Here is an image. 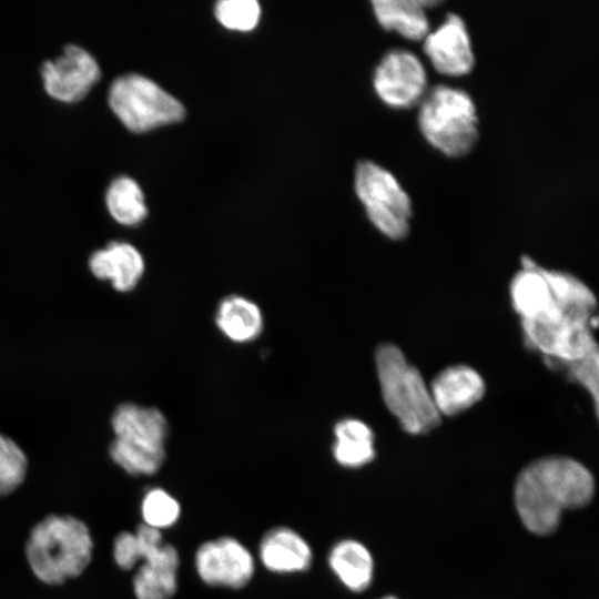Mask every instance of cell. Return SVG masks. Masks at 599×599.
I'll return each mask as SVG.
<instances>
[{
    "instance_id": "obj_1",
    "label": "cell",
    "mask_w": 599,
    "mask_h": 599,
    "mask_svg": "<svg viewBox=\"0 0 599 599\" xmlns=\"http://www.w3.org/2000/svg\"><path fill=\"white\" fill-rule=\"evenodd\" d=\"M593 493L595 479L582 464L569 457L548 456L520 471L514 498L524 526L546 536L557 529L565 509L586 506Z\"/></svg>"
},
{
    "instance_id": "obj_2",
    "label": "cell",
    "mask_w": 599,
    "mask_h": 599,
    "mask_svg": "<svg viewBox=\"0 0 599 599\" xmlns=\"http://www.w3.org/2000/svg\"><path fill=\"white\" fill-rule=\"evenodd\" d=\"M93 547L84 521L70 515H48L31 529L24 555L39 581L59 586L79 577L88 568Z\"/></svg>"
},
{
    "instance_id": "obj_3",
    "label": "cell",
    "mask_w": 599,
    "mask_h": 599,
    "mask_svg": "<svg viewBox=\"0 0 599 599\" xmlns=\"http://www.w3.org/2000/svg\"><path fill=\"white\" fill-rule=\"evenodd\" d=\"M112 556L119 568L132 570L136 599H172L177 590L180 555L165 542L161 530L141 524L135 531H122L112 545Z\"/></svg>"
},
{
    "instance_id": "obj_4",
    "label": "cell",
    "mask_w": 599,
    "mask_h": 599,
    "mask_svg": "<svg viewBox=\"0 0 599 599\" xmlns=\"http://www.w3.org/2000/svg\"><path fill=\"white\" fill-rule=\"evenodd\" d=\"M385 405L409 434L419 435L438 426V414L420 373L393 344L380 345L375 355Z\"/></svg>"
},
{
    "instance_id": "obj_5",
    "label": "cell",
    "mask_w": 599,
    "mask_h": 599,
    "mask_svg": "<svg viewBox=\"0 0 599 599\" xmlns=\"http://www.w3.org/2000/svg\"><path fill=\"white\" fill-rule=\"evenodd\" d=\"M111 425L115 437L109 454L115 465L132 476H151L160 470L169 427L159 409L123 403L114 409Z\"/></svg>"
},
{
    "instance_id": "obj_6",
    "label": "cell",
    "mask_w": 599,
    "mask_h": 599,
    "mask_svg": "<svg viewBox=\"0 0 599 599\" xmlns=\"http://www.w3.org/2000/svg\"><path fill=\"white\" fill-rule=\"evenodd\" d=\"M418 124L424 138L450 158L469 153L478 139V120L471 98L464 90L448 85H435L424 94Z\"/></svg>"
},
{
    "instance_id": "obj_7",
    "label": "cell",
    "mask_w": 599,
    "mask_h": 599,
    "mask_svg": "<svg viewBox=\"0 0 599 599\" xmlns=\"http://www.w3.org/2000/svg\"><path fill=\"white\" fill-rule=\"evenodd\" d=\"M109 104L134 132L177 122L185 111L182 103L153 80L138 73L116 77L109 89Z\"/></svg>"
},
{
    "instance_id": "obj_8",
    "label": "cell",
    "mask_w": 599,
    "mask_h": 599,
    "mask_svg": "<svg viewBox=\"0 0 599 599\" xmlns=\"http://www.w3.org/2000/svg\"><path fill=\"white\" fill-rule=\"evenodd\" d=\"M355 191L370 222L387 237L402 240L409 232L412 202L396 177L372 161L355 171Z\"/></svg>"
},
{
    "instance_id": "obj_9",
    "label": "cell",
    "mask_w": 599,
    "mask_h": 599,
    "mask_svg": "<svg viewBox=\"0 0 599 599\" xmlns=\"http://www.w3.org/2000/svg\"><path fill=\"white\" fill-rule=\"evenodd\" d=\"M595 309L565 308L551 322H521L527 344L551 364L565 365L598 351L592 329L597 327Z\"/></svg>"
},
{
    "instance_id": "obj_10",
    "label": "cell",
    "mask_w": 599,
    "mask_h": 599,
    "mask_svg": "<svg viewBox=\"0 0 599 599\" xmlns=\"http://www.w3.org/2000/svg\"><path fill=\"white\" fill-rule=\"evenodd\" d=\"M194 567L207 586L241 589L252 580L255 562L240 540L222 536L200 545L194 555Z\"/></svg>"
},
{
    "instance_id": "obj_11",
    "label": "cell",
    "mask_w": 599,
    "mask_h": 599,
    "mask_svg": "<svg viewBox=\"0 0 599 599\" xmlns=\"http://www.w3.org/2000/svg\"><path fill=\"white\" fill-rule=\"evenodd\" d=\"M374 89L386 104L407 109L420 102L426 93L427 77L419 59L412 52L395 49L377 65Z\"/></svg>"
},
{
    "instance_id": "obj_12",
    "label": "cell",
    "mask_w": 599,
    "mask_h": 599,
    "mask_svg": "<svg viewBox=\"0 0 599 599\" xmlns=\"http://www.w3.org/2000/svg\"><path fill=\"white\" fill-rule=\"evenodd\" d=\"M44 88L62 101L82 98L100 78V67L94 57L77 44H67L62 53L41 65Z\"/></svg>"
},
{
    "instance_id": "obj_13",
    "label": "cell",
    "mask_w": 599,
    "mask_h": 599,
    "mask_svg": "<svg viewBox=\"0 0 599 599\" xmlns=\"http://www.w3.org/2000/svg\"><path fill=\"white\" fill-rule=\"evenodd\" d=\"M424 51L433 67L446 75H463L471 71L475 58L463 19L448 13L446 20L424 38Z\"/></svg>"
},
{
    "instance_id": "obj_14",
    "label": "cell",
    "mask_w": 599,
    "mask_h": 599,
    "mask_svg": "<svg viewBox=\"0 0 599 599\" xmlns=\"http://www.w3.org/2000/svg\"><path fill=\"white\" fill-rule=\"evenodd\" d=\"M521 264V271L510 284L511 303L521 322L546 323L556 319L561 307L555 300L544 267L529 257H524Z\"/></svg>"
},
{
    "instance_id": "obj_15",
    "label": "cell",
    "mask_w": 599,
    "mask_h": 599,
    "mask_svg": "<svg viewBox=\"0 0 599 599\" xmlns=\"http://www.w3.org/2000/svg\"><path fill=\"white\" fill-rule=\"evenodd\" d=\"M429 392L440 417L453 416L468 409L484 396L485 383L474 368L454 365L434 378Z\"/></svg>"
},
{
    "instance_id": "obj_16",
    "label": "cell",
    "mask_w": 599,
    "mask_h": 599,
    "mask_svg": "<svg viewBox=\"0 0 599 599\" xmlns=\"http://www.w3.org/2000/svg\"><path fill=\"white\" fill-rule=\"evenodd\" d=\"M89 268L97 278L110 281L114 290L124 293L138 285L145 264L135 246L123 241H112L91 254Z\"/></svg>"
},
{
    "instance_id": "obj_17",
    "label": "cell",
    "mask_w": 599,
    "mask_h": 599,
    "mask_svg": "<svg viewBox=\"0 0 599 599\" xmlns=\"http://www.w3.org/2000/svg\"><path fill=\"white\" fill-rule=\"evenodd\" d=\"M258 555L263 566L274 573L306 571L313 561L309 544L288 527L270 529L262 538Z\"/></svg>"
},
{
    "instance_id": "obj_18",
    "label": "cell",
    "mask_w": 599,
    "mask_h": 599,
    "mask_svg": "<svg viewBox=\"0 0 599 599\" xmlns=\"http://www.w3.org/2000/svg\"><path fill=\"white\" fill-rule=\"evenodd\" d=\"M328 565L338 580L351 591L362 592L372 582L373 557L357 540L344 539L336 542L329 551Z\"/></svg>"
},
{
    "instance_id": "obj_19",
    "label": "cell",
    "mask_w": 599,
    "mask_h": 599,
    "mask_svg": "<svg viewBox=\"0 0 599 599\" xmlns=\"http://www.w3.org/2000/svg\"><path fill=\"white\" fill-rule=\"evenodd\" d=\"M215 323L219 329L235 343L251 342L263 329V316L260 307L240 295H230L220 302Z\"/></svg>"
},
{
    "instance_id": "obj_20",
    "label": "cell",
    "mask_w": 599,
    "mask_h": 599,
    "mask_svg": "<svg viewBox=\"0 0 599 599\" xmlns=\"http://www.w3.org/2000/svg\"><path fill=\"white\" fill-rule=\"evenodd\" d=\"M333 456L346 468H358L375 457L374 434L369 426L356 418H345L334 427Z\"/></svg>"
},
{
    "instance_id": "obj_21",
    "label": "cell",
    "mask_w": 599,
    "mask_h": 599,
    "mask_svg": "<svg viewBox=\"0 0 599 599\" xmlns=\"http://www.w3.org/2000/svg\"><path fill=\"white\" fill-rule=\"evenodd\" d=\"M372 6L384 29L416 41L424 40L428 34L429 23L422 1L375 0Z\"/></svg>"
},
{
    "instance_id": "obj_22",
    "label": "cell",
    "mask_w": 599,
    "mask_h": 599,
    "mask_svg": "<svg viewBox=\"0 0 599 599\" xmlns=\"http://www.w3.org/2000/svg\"><path fill=\"white\" fill-rule=\"evenodd\" d=\"M106 206L111 215L124 225L142 222L148 209L139 183L130 176L114 177L105 193Z\"/></svg>"
},
{
    "instance_id": "obj_23",
    "label": "cell",
    "mask_w": 599,
    "mask_h": 599,
    "mask_svg": "<svg viewBox=\"0 0 599 599\" xmlns=\"http://www.w3.org/2000/svg\"><path fill=\"white\" fill-rule=\"evenodd\" d=\"M141 515L144 525L162 531L176 524L181 516V505L165 489L154 487L142 498Z\"/></svg>"
},
{
    "instance_id": "obj_24",
    "label": "cell",
    "mask_w": 599,
    "mask_h": 599,
    "mask_svg": "<svg viewBox=\"0 0 599 599\" xmlns=\"http://www.w3.org/2000/svg\"><path fill=\"white\" fill-rule=\"evenodd\" d=\"M28 459L21 447L0 434V497L13 493L24 480Z\"/></svg>"
},
{
    "instance_id": "obj_25",
    "label": "cell",
    "mask_w": 599,
    "mask_h": 599,
    "mask_svg": "<svg viewBox=\"0 0 599 599\" xmlns=\"http://www.w3.org/2000/svg\"><path fill=\"white\" fill-rule=\"evenodd\" d=\"M214 12L225 28L250 31L260 20L261 7L255 0H222L215 4Z\"/></svg>"
},
{
    "instance_id": "obj_26",
    "label": "cell",
    "mask_w": 599,
    "mask_h": 599,
    "mask_svg": "<svg viewBox=\"0 0 599 599\" xmlns=\"http://www.w3.org/2000/svg\"><path fill=\"white\" fill-rule=\"evenodd\" d=\"M570 376L580 383L586 390L592 396L595 409H598V373H599V354L598 351L589 354L582 359L565 364Z\"/></svg>"
},
{
    "instance_id": "obj_27",
    "label": "cell",
    "mask_w": 599,
    "mask_h": 599,
    "mask_svg": "<svg viewBox=\"0 0 599 599\" xmlns=\"http://www.w3.org/2000/svg\"><path fill=\"white\" fill-rule=\"evenodd\" d=\"M382 599H396L394 597H385V598H382Z\"/></svg>"
}]
</instances>
